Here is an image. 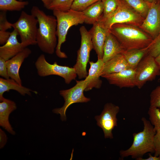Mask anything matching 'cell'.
I'll return each instance as SVG.
<instances>
[{"mask_svg": "<svg viewBox=\"0 0 160 160\" xmlns=\"http://www.w3.org/2000/svg\"><path fill=\"white\" fill-rule=\"evenodd\" d=\"M38 21L32 15L22 11L18 20L11 25L20 36L21 43L25 47L37 44L36 37Z\"/></svg>", "mask_w": 160, "mask_h": 160, "instance_id": "6", "label": "cell"}, {"mask_svg": "<svg viewBox=\"0 0 160 160\" xmlns=\"http://www.w3.org/2000/svg\"><path fill=\"white\" fill-rule=\"evenodd\" d=\"M6 11H1L0 12V31H6L11 28V23L9 22L7 18Z\"/></svg>", "mask_w": 160, "mask_h": 160, "instance_id": "32", "label": "cell"}, {"mask_svg": "<svg viewBox=\"0 0 160 160\" xmlns=\"http://www.w3.org/2000/svg\"><path fill=\"white\" fill-rule=\"evenodd\" d=\"M90 68L86 78L88 81V84L85 91H88L93 88L99 89L101 87L102 81L100 79L101 76L104 63L102 59L98 58L96 62L89 61Z\"/></svg>", "mask_w": 160, "mask_h": 160, "instance_id": "17", "label": "cell"}, {"mask_svg": "<svg viewBox=\"0 0 160 160\" xmlns=\"http://www.w3.org/2000/svg\"><path fill=\"white\" fill-rule=\"evenodd\" d=\"M141 120L144 125L143 130L133 134V140L131 146L120 152L121 158L130 156L132 158L138 160L147 153H154L153 140L156 132L149 121L144 117Z\"/></svg>", "mask_w": 160, "mask_h": 160, "instance_id": "3", "label": "cell"}, {"mask_svg": "<svg viewBox=\"0 0 160 160\" xmlns=\"http://www.w3.org/2000/svg\"><path fill=\"white\" fill-rule=\"evenodd\" d=\"M31 12L37 19L39 24L36 37L37 44L43 52L53 54L57 43L56 18L55 16L47 15L36 6L32 7Z\"/></svg>", "mask_w": 160, "mask_h": 160, "instance_id": "1", "label": "cell"}, {"mask_svg": "<svg viewBox=\"0 0 160 160\" xmlns=\"http://www.w3.org/2000/svg\"><path fill=\"white\" fill-rule=\"evenodd\" d=\"M100 0H74L71 9L82 12L89 6Z\"/></svg>", "mask_w": 160, "mask_h": 160, "instance_id": "29", "label": "cell"}, {"mask_svg": "<svg viewBox=\"0 0 160 160\" xmlns=\"http://www.w3.org/2000/svg\"><path fill=\"white\" fill-rule=\"evenodd\" d=\"M135 71L136 86L141 89L147 82L160 75V66L155 57L148 54L140 62Z\"/></svg>", "mask_w": 160, "mask_h": 160, "instance_id": "10", "label": "cell"}, {"mask_svg": "<svg viewBox=\"0 0 160 160\" xmlns=\"http://www.w3.org/2000/svg\"><path fill=\"white\" fill-rule=\"evenodd\" d=\"M124 50L148 47L152 37L139 27L125 24H115L109 30Z\"/></svg>", "mask_w": 160, "mask_h": 160, "instance_id": "2", "label": "cell"}, {"mask_svg": "<svg viewBox=\"0 0 160 160\" xmlns=\"http://www.w3.org/2000/svg\"><path fill=\"white\" fill-rule=\"evenodd\" d=\"M153 143L155 148L154 155L160 156V128L156 131L154 136Z\"/></svg>", "mask_w": 160, "mask_h": 160, "instance_id": "33", "label": "cell"}, {"mask_svg": "<svg viewBox=\"0 0 160 160\" xmlns=\"http://www.w3.org/2000/svg\"><path fill=\"white\" fill-rule=\"evenodd\" d=\"M7 140V137L5 132L0 129V148H2L6 145Z\"/></svg>", "mask_w": 160, "mask_h": 160, "instance_id": "36", "label": "cell"}, {"mask_svg": "<svg viewBox=\"0 0 160 160\" xmlns=\"http://www.w3.org/2000/svg\"><path fill=\"white\" fill-rule=\"evenodd\" d=\"M144 19L138 14L124 0H120L118 8L112 14L98 21L105 28L109 30L115 24H125L139 27Z\"/></svg>", "mask_w": 160, "mask_h": 160, "instance_id": "5", "label": "cell"}, {"mask_svg": "<svg viewBox=\"0 0 160 160\" xmlns=\"http://www.w3.org/2000/svg\"><path fill=\"white\" fill-rule=\"evenodd\" d=\"M155 59L159 65L160 66V54L155 57Z\"/></svg>", "mask_w": 160, "mask_h": 160, "instance_id": "39", "label": "cell"}, {"mask_svg": "<svg viewBox=\"0 0 160 160\" xmlns=\"http://www.w3.org/2000/svg\"><path fill=\"white\" fill-rule=\"evenodd\" d=\"M139 27L153 39L160 34V0L151 3L148 14Z\"/></svg>", "mask_w": 160, "mask_h": 160, "instance_id": "12", "label": "cell"}, {"mask_svg": "<svg viewBox=\"0 0 160 160\" xmlns=\"http://www.w3.org/2000/svg\"><path fill=\"white\" fill-rule=\"evenodd\" d=\"M103 12L100 17L105 18L113 13L119 6L120 0H102Z\"/></svg>", "mask_w": 160, "mask_h": 160, "instance_id": "27", "label": "cell"}, {"mask_svg": "<svg viewBox=\"0 0 160 160\" xmlns=\"http://www.w3.org/2000/svg\"><path fill=\"white\" fill-rule=\"evenodd\" d=\"M129 68H131L123 55L118 54L104 63L101 76Z\"/></svg>", "mask_w": 160, "mask_h": 160, "instance_id": "20", "label": "cell"}, {"mask_svg": "<svg viewBox=\"0 0 160 160\" xmlns=\"http://www.w3.org/2000/svg\"><path fill=\"white\" fill-rule=\"evenodd\" d=\"M10 90H14L19 92L20 94L24 96L26 94L31 95V92L36 94L37 92L23 86L12 79L0 78V101L4 98L3 95L6 92Z\"/></svg>", "mask_w": 160, "mask_h": 160, "instance_id": "21", "label": "cell"}, {"mask_svg": "<svg viewBox=\"0 0 160 160\" xmlns=\"http://www.w3.org/2000/svg\"><path fill=\"white\" fill-rule=\"evenodd\" d=\"M87 79L84 80H76V84L71 88L60 91V94L65 100L63 105L61 108L53 109V112L60 114L62 121L66 120V112L68 107L71 104L75 103H86L90 100V99L85 97L84 94L88 84Z\"/></svg>", "mask_w": 160, "mask_h": 160, "instance_id": "7", "label": "cell"}, {"mask_svg": "<svg viewBox=\"0 0 160 160\" xmlns=\"http://www.w3.org/2000/svg\"><path fill=\"white\" fill-rule=\"evenodd\" d=\"M84 16V23L93 24L98 21L103 15V8L101 0L89 6L82 11Z\"/></svg>", "mask_w": 160, "mask_h": 160, "instance_id": "22", "label": "cell"}, {"mask_svg": "<svg viewBox=\"0 0 160 160\" xmlns=\"http://www.w3.org/2000/svg\"><path fill=\"white\" fill-rule=\"evenodd\" d=\"M35 66L38 75L41 77L55 75L63 78L65 82L70 83L75 80L77 74L74 68L57 64L56 62L53 64L49 63L43 54L40 55L35 63Z\"/></svg>", "mask_w": 160, "mask_h": 160, "instance_id": "8", "label": "cell"}, {"mask_svg": "<svg viewBox=\"0 0 160 160\" xmlns=\"http://www.w3.org/2000/svg\"><path fill=\"white\" fill-rule=\"evenodd\" d=\"M148 114L149 121L156 132L160 128V109L158 108L150 106Z\"/></svg>", "mask_w": 160, "mask_h": 160, "instance_id": "28", "label": "cell"}, {"mask_svg": "<svg viewBox=\"0 0 160 160\" xmlns=\"http://www.w3.org/2000/svg\"><path fill=\"white\" fill-rule=\"evenodd\" d=\"M119 110V106L111 103H107L101 114L95 116L97 124L102 129L105 138H113L112 131L117 126L116 115Z\"/></svg>", "mask_w": 160, "mask_h": 160, "instance_id": "11", "label": "cell"}, {"mask_svg": "<svg viewBox=\"0 0 160 160\" xmlns=\"http://www.w3.org/2000/svg\"><path fill=\"white\" fill-rule=\"evenodd\" d=\"M159 80L160 81V79H159Z\"/></svg>", "mask_w": 160, "mask_h": 160, "instance_id": "41", "label": "cell"}, {"mask_svg": "<svg viewBox=\"0 0 160 160\" xmlns=\"http://www.w3.org/2000/svg\"><path fill=\"white\" fill-rule=\"evenodd\" d=\"M148 47L140 49L124 50L121 54L130 68L135 69L142 59L148 54Z\"/></svg>", "mask_w": 160, "mask_h": 160, "instance_id": "23", "label": "cell"}, {"mask_svg": "<svg viewBox=\"0 0 160 160\" xmlns=\"http://www.w3.org/2000/svg\"><path fill=\"white\" fill-rule=\"evenodd\" d=\"M124 50L116 38L109 31L106 36L103 47L102 60L105 63L115 55L121 54Z\"/></svg>", "mask_w": 160, "mask_h": 160, "instance_id": "19", "label": "cell"}, {"mask_svg": "<svg viewBox=\"0 0 160 160\" xmlns=\"http://www.w3.org/2000/svg\"><path fill=\"white\" fill-rule=\"evenodd\" d=\"M160 54V34L153 39L148 47V54L156 57Z\"/></svg>", "mask_w": 160, "mask_h": 160, "instance_id": "30", "label": "cell"}, {"mask_svg": "<svg viewBox=\"0 0 160 160\" xmlns=\"http://www.w3.org/2000/svg\"><path fill=\"white\" fill-rule=\"evenodd\" d=\"M22 1V0H18ZM43 2L44 5L47 9L50 4L52 0H41Z\"/></svg>", "mask_w": 160, "mask_h": 160, "instance_id": "38", "label": "cell"}, {"mask_svg": "<svg viewBox=\"0 0 160 160\" xmlns=\"http://www.w3.org/2000/svg\"><path fill=\"white\" fill-rule=\"evenodd\" d=\"M144 0L147 2H148L149 3H151L153 1L156 0Z\"/></svg>", "mask_w": 160, "mask_h": 160, "instance_id": "40", "label": "cell"}, {"mask_svg": "<svg viewBox=\"0 0 160 160\" xmlns=\"http://www.w3.org/2000/svg\"><path fill=\"white\" fill-rule=\"evenodd\" d=\"M31 49L27 47L22 51L6 61L8 76L20 85L22 81L19 75L20 67L25 59L31 54Z\"/></svg>", "mask_w": 160, "mask_h": 160, "instance_id": "14", "label": "cell"}, {"mask_svg": "<svg viewBox=\"0 0 160 160\" xmlns=\"http://www.w3.org/2000/svg\"><path fill=\"white\" fill-rule=\"evenodd\" d=\"M101 77L105 79L111 84L120 88L136 86L135 69L129 68L120 72L105 74Z\"/></svg>", "mask_w": 160, "mask_h": 160, "instance_id": "13", "label": "cell"}, {"mask_svg": "<svg viewBox=\"0 0 160 160\" xmlns=\"http://www.w3.org/2000/svg\"><path fill=\"white\" fill-rule=\"evenodd\" d=\"M150 97V106L160 108V85L152 91Z\"/></svg>", "mask_w": 160, "mask_h": 160, "instance_id": "31", "label": "cell"}, {"mask_svg": "<svg viewBox=\"0 0 160 160\" xmlns=\"http://www.w3.org/2000/svg\"><path fill=\"white\" fill-rule=\"evenodd\" d=\"M144 19L146 17L151 3L144 0H124Z\"/></svg>", "mask_w": 160, "mask_h": 160, "instance_id": "24", "label": "cell"}, {"mask_svg": "<svg viewBox=\"0 0 160 160\" xmlns=\"http://www.w3.org/2000/svg\"><path fill=\"white\" fill-rule=\"evenodd\" d=\"M11 32L6 31H0V44H4L8 39Z\"/></svg>", "mask_w": 160, "mask_h": 160, "instance_id": "35", "label": "cell"}, {"mask_svg": "<svg viewBox=\"0 0 160 160\" xmlns=\"http://www.w3.org/2000/svg\"><path fill=\"white\" fill-rule=\"evenodd\" d=\"M109 31L98 21L93 24L89 31L91 37L93 49L97 55L98 58H103L104 44L107 34Z\"/></svg>", "mask_w": 160, "mask_h": 160, "instance_id": "15", "label": "cell"}, {"mask_svg": "<svg viewBox=\"0 0 160 160\" xmlns=\"http://www.w3.org/2000/svg\"><path fill=\"white\" fill-rule=\"evenodd\" d=\"M74 0H52L47 9L52 11L58 10L67 11L71 9Z\"/></svg>", "mask_w": 160, "mask_h": 160, "instance_id": "26", "label": "cell"}, {"mask_svg": "<svg viewBox=\"0 0 160 160\" xmlns=\"http://www.w3.org/2000/svg\"><path fill=\"white\" fill-rule=\"evenodd\" d=\"M27 1L17 0H0V10L7 11H20L28 5Z\"/></svg>", "mask_w": 160, "mask_h": 160, "instance_id": "25", "label": "cell"}, {"mask_svg": "<svg viewBox=\"0 0 160 160\" xmlns=\"http://www.w3.org/2000/svg\"><path fill=\"white\" fill-rule=\"evenodd\" d=\"M6 60L4 58L0 57V75L4 78H9L7 71L6 65Z\"/></svg>", "mask_w": 160, "mask_h": 160, "instance_id": "34", "label": "cell"}, {"mask_svg": "<svg viewBox=\"0 0 160 160\" xmlns=\"http://www.w3.org/2000/svg\"><path fill=\"white\" fill-rule=\"evenodd\" d=\"M79 31L81 36V45L77 52L76 63L73 67L79 79H81L85 78L88 75L87 66L93 46L90 33L85 27L84 26H81Z\"/></svg>", "mask_w": 160, "mask_h": 160, "instance_id": "9", "label": "cell"}, {"mask_svg": "<svg viewBox=\"0 0 160 160\" xmlns=\"http://www.w3.org/2000/svg\"><path fill=\"white\" fill-rule=\"evenodd\" d=\"M138 160H160V156H152L150 153L149 154V157L146 159L140 158Z\"/></svg>", "mask_w": 160, "mask_h": 160, "instance_id": "37", "label": "cell"}, {"mask_svg": "<svg viewBox=\"0 0 160 160\" xmlns=\"http://www.w3.org/2000/svg\"><path fill=\"white\" fill-rule=\"evenodd\" d=\"M15 103L10 100L4 98L0 103V125L11 134L14 135L15 131L9 121L10 114L16 110Z\"/></svg>", "mask_w": 160, "mask_h": 160, "instance_id": "18", "label": "cell"}, {"mask_svg": "<svg viewBox=\"0 0 160 160\" xmlns=\"http://www.w3.org/2000/svg\"><path fill=\"white\" fill-rule=\"evenodd\" d=\"M53 12L57 20L56 34L58 39L56 54L60 58H67L66 54L61 51L62 44L66 41L69 28L73 25L83 23L84 16L82 12L71 9L67 11L54 10Z\"/></svg>", "mask_w": 160, "mask_h": 160, "instance_id": "4", "label": "cell"}, {"mask_svg": "<svg viewBox=\"0 0 160 160\" xmlns=\"http://www.w3.org/2000/svg\"><path fill=\"white\" fill-rule=\"evenodd\" d=\"M18 34L15 29L11 32L7 42L0 47V57L6 61L22 51L25 48L17 39Z\"/></svg>", "mask_w": 160, "mask_h": 160, "instance_id": "16", "label": "cell"}]
</instances>
